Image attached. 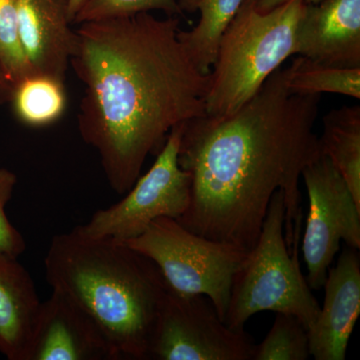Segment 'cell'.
Instances as JSON below:
<instances>
[{
  "instance_id": "22",
  "label": "cell",
  "mask_w": 360,
  "mask_h": 360,
  "mask_svg": "<svg viewBox=\"0 0 360 360\" xmlns=\"http://www.w3.org/2000/svg\"><path fill=\"white\" fill-rule=\"evenodd\" d=\"M18 184V177L11 170L0 168V253L8 257L18 258L26 250V243L6 215L8 205L14 188Z\"/></svg>"
},
{
  "instance_id": "10",
  "label": "cell",
  "mask_w": 360,
  "mask_h": 360,
  "mask_svg": "<svg viewBox=\"0 0 360 360\" xmlns=\"http://www.w3.org/2000/svg\"><path fill=\"white\" fill-rule=\"evenodd\" d=\"M26 360H115L110 343L86 312L52 290L40 303Z\"/></svg>"
},
{
  "instance_id": "9",
  "label": "cell",
  "mask_w": 360,
  "mask_h": 360,
  "mask_svg": "<svg viewBox=\"0 0 360 360\" xmlns=\"http://www.w3.org/2000/svg\"><path fill=\"white\" fill-rule=\"evenodd\" d=\"M302 177L309 208L300 246L309 272L307 283L319 290L323 288L341 240L359 250L360 207L335 165L322 153L303 168Z\"/></svg>"
},
{
  "instance_id": "17",
  "label": "cell",
  "mask_w": 360,
  "mask_h": 360,
  "mask_svg": "<svg viewBox=\"0 0 360 360\" xmlns=\"http://www.w3.org/2000/svg\"><path fill=\"white\" fill-rule=\"evenodd\" d=\"M9 103L23 124L46 127L65 113L68 103L65 82L35 73L14 85Z\"/></svg>"
},
{
  "instance_id": "1",
  "label": "cell",
  "mask_w": 360,
  "mask_h": 360,
  "mask_svg": "<svg viewBox=\"0 0 360 360\" xmlns=\"http://www.w3.org/2000/svg\"><path fill=\"white\" fill-rule=\"evenodd\" d=\"M321 99V94H291L279 68L238 110L184 122L179 163L191 177V202L177 221L248 253L272 195L281 191L291 255L302 243V170L321 155L314 130Z\"/></svg>"
},
{
  "instance_id": "4",
  "label": "cell",
  "mask_w": 360,
  "mask_h": 360,
  "mask_svg": "<svg viewBox=\"0 0 360 360\" xmlns=\"http://www.w3.org/2000/svg\"><path fill=\"white\" fill-rule=\"evenodd\" d=\"M304 4L302 0H292L259 13L253 0H243L220 37L210 71L206 115L238 110L295 54L296 30Z\"/></svg>"
},
{
  "instance_id": "24",
  "label": "cell",
  "mask_w": 360,
  "mask_h": 360,
  "mask_svg": "<svg viewBox=\"0 0 360 360\" xmlns=\"http://www.w3.org/2000/svg\"><path fill=\"white\" fill-rule=\"evenodd\" d=\"M13 85L9 82L1 63H0V103H7L13 94Z\"/></svg>"
},
{
  "instance_id": "15",
  "label": "cell",
  "mask_w": 360,
  "mask_h": 360,
  "mask_svg": "<svg viewBox=\"0 0 360 360\" xmlns=\"http://www.w3.org/2000/svg\"><path fill=\"white\" fill-rule=\"evenodd\" d=\"M322 122L321 153L335 165L360 207V106L330 110Z\"/></svg>"
},
{
  "instance_id": "23",
  "label": "cell",
  "mask_w": 360,
  "mask_h": 360,
  "mask_svg": "<svg viewBox=\"0 0 360 360\" xmlns=\"http://www.w3.org/2000/svg\"><path fill=\"white\" fill-rule=\"evenodd\" d=\"M290 1H292V0H253L255 8L259 13H267V11H272V9L288 4ZM302 1L307 4H316L321 2L322 0H302Z\"/></svg>"
},
{
  "instance_id": "8",
  "label": "cell",
  "mask_w": 360,
  "mask_h": 360,
  "mask_svg": "<svg viewBox=\"0 0 360 360\" xmlns=\"http://www.w3.org/2000/svg\"><path fill=\"white\" fill-rule=\"evenodd\" d=\"M255 347L245 330L232 329L220 319L210 298L168 290L148 360H252Z\"/></svg>"
},
{
  "instance_id": "5",
  "label": "cell",
  "mask_w": 360,
  "mask_h": 360,
  "mask_svg": "<svg viewBox=\"0 0 360 360\" xmlns=\"http://www.w3.org/2000/svg\"><path fill=\"white\" fill-rule=\"evenodd\" d=\"M285 205L277 191L270 200L257 245L236 274L225 323L245 330L246 321L257 312L292 314L307 330L321 310L300 269V253L290 255L284 236Z\"/></svg>"
},
{
  "instance_id": "3",
  "label": "cell",
  "mask_w": 360,
  "mask_h": 360,
  "mask_svg": "<svg viewBox=\"0 0 360 360\" xmlns=\"http://www.w3.org/2000/svg\"><path fill=\"white\" fill-rule=\"evenodd\" d=\"M44 267L52 290L91 317L115 360H148L169 290L150 258L122 241L84 238L73 229L51 239Z\"/></svg>"
},
{
  "instance_id": "12",
  "label": "cell",
  "mask_w": 360,
  "mask_h": 360,
  "mask_svg": "<svg viewBox=\"0 0 360 360\" xmlns=\"http://www.w3.org/2000/svg\"><path fill=\"white\" fill-rule=\"evenodd\" d=\"M323 307L309 329L310 355L316 360H343L360 312V262L345 246L328 271Z\"/></svg>"
},
{
  "instance_id": "21",
  "label": "cell",
  "mask_w": 360,
  "mask_h": 360,
  "mask_svg": "<svg viewBox=\"0 0 360 360\" xmlns=\"http://www.w3.org/2000/svg\"><path fill=\"white\" fill-rule=\"evenodd\" d=\"M160 11L167 16L182 14L177 0H85L75 14V23L125 18Z\"/></svg>"
},
{
  "instance_id": "14",
  "label": "cell",
  "mask_w": 360,
  "mask_h": 360,
  "mask_svg": "<svg viewBox=\"0 0 360 360\" xmlns=\"http://www.w3.org/2000/svg\"><path fill=\"white\" fill-rule=\"evenodd\" d=\"M18 258L0 253V354L26 360L41 300Z\"/></svg>"
},
{
  "instance_id": "25",
  "label": "cell",
  "mask_w": 360,
  "mask_h": 360,
  "mask_svg": "<svg viewBox=\"0 0 360 360\" xmlns=\"http://www.w3.org/2000/svg\"><path fill=\"white\" fill-rule=\"evenodd\" d=\"M84 1L85 0H70L71 11H72L73 16H75V18L78 9H79L80 6L84 4ZM73 22H75V20H73Z\"/></svg>"
},
{
  "instance_id": "20",
  "label": "cell",
  "mask_w": 360,
  "mask_h": 360,
  "mask_svg": "<svg viewBox=\"0 0 360 360\" xmlns=\"http://www.w3.org/2000/svg\"><path fill=\"white\" fill-rule=\"evenodd\" d=\"M0 63L13 87L35 75L21 44L16 0H0Z\"/></svg>"
},
{
  "instance_id": "7",
  "label": "cell",
  "mask_w": 360,
  "mask_h": 360,
  "mask_svg": "<svg viewBox=\"0 0 360 360\" xmlns=\"http://www.w3.org/2000/svg\"><path fill=\"white\" fill-rule=\"evenodd\" d=\"M184 123L168 134L150 169L139 176L115 205L97 210L85 224L75 227L94 239L131 240L160 217L179 219L191 202V177L179 167V148Z\"/></svg>"
},
{
  "instance_id": "2",
  "label": "cell",
  "mask_w": 360,
  "mask_h": 360,
  "mask_svg": "<svg viewBox=\"0 0 360 360\" xmlns=\"http://www.w3.org/2000/svg\"><path fill=\"white\" fill-rule=\"evenodd\" d=\"M179 20L143 13L80 23L70 59L84 82L78 115L111 188L125 194L177 125L205 115L210 72L180 44Z\"/></svg>"
},
{
  "instance_id": "11",
  "label": "cell",
  "mask_w": 360,
  "mask_h": 360,
  "mask_svg": "<svg viewBox=\"0 0 360 360\" xmlns=\"http://www.w3.org/2000/svg\"><path fill=\"white\" fill-rule=\"evenodd\" d=\"M295 54L336 68H360V0L305 4Z\"/></svg>"
},
{
  "instance_id": "18",
  "label": "cell",
  "mask_w": 360,
  "mask_h": 360,
  "mask_svg": "<svg viewBox=\"0 0 360 360\" xmlns=\"http://www.w3.org/2000/svg\"><path fill=\"white\" fill-rule=\"evenodd\" d=\"M283 79L291 94L328 92L360 98V68H336L300 56L283 70Z\"/></svg>"
},
{
  "instance_id": "6",
  "label": "cell",
  "mask_w": 360,
  "mask_h": 360,
  "mask_svg": "<svg viewBox=\"0 0 360 360\" xmlns=\"http://www.w3.org/2000/svg\"><path fill=\"white\" fill-rule=\"evenodd\" d=\"M125 243L155 262L169 290L210 298L225 322L234 276L248 253L193 233L169 217L155 219Z\"/></svg>"
},
{
  "instance_id": "19",
  "label": "cell",
  "mask_w": 360,
  "mask_h": 360,
  "mask_svg": "<svg viewBox=\"0 0 360 360\" xmlns=\"http://www.w3.org/2000/svg\"><path fill=\"white\" fill-rule=\"evenodd\" d=\"M310 356L307 328L295 315L278 312L264 341L255 345L252 360H307Z\"/></svg>"
},
{
  "instance_id": "13",
  "label": "cell",
  "mask_w": 360,
  "mask_h": 360,
  "mask_svg": "<svg viewBox=\"0 0 360 360\" xmlns=\"http://www.w3.org/2000/svg\"><path fill=\"white\" fill-rule=\"evenodd\" d=\"M18 30L33 70L65 82L77 42L70 0H16Z\"/></svg>"
},
{
  "instance_id": "16",
  "label": "cell",
  "mask_w": 360,
  "mask_h": 360,
  "mask_svg": "<svg viewBox=\"0 0 360 360\" xmlns=\"http://www.w3.org/2000/svg\"><path fill=\"white\" fill-rule=\"evenodd\" d=\"M243 0H179L181 11H198L200 20L191 32L179 30L177 37L196 68L210 72L217 58L220 37Z\"/></svg>"
}]
</instances>
